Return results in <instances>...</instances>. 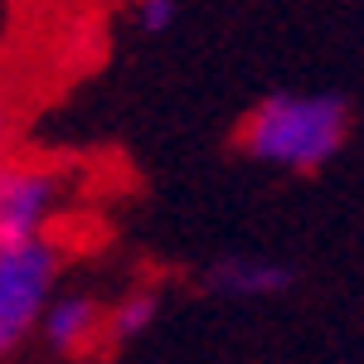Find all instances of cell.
Here are the masks:
<instances>
[{
	"instance_id": "1",
	"label": "cell",
	"mask_w": 364,
	"mask_h": 364,
	"mask_svg": "<svg viewBox=\"0 0 364 364\" xmlns=\"http://www.w3.org/2000/svg\"><path fill=\"white\" fill-rule=\"evenodd\" d=\"M345 132H350V107L340 97L277 92L243 122V151L287 170H316L345 146Z\"/></svg>"
},
{
	"instance_id": "2",
	"label": "cell",
	"mask_w": 364,
	"mask_h": 364,
	"mask_svg": "<svg viewBox=\"0 0 364 364\" xmlns=\"http://www.w3.org/2000/svg\"><path fill=\"white\" fill-rule=\"evenodd\" d=\"M54 272H58V252L49 238L0 248V355H10L39 326Z\"/></svg>"
},
{
	"instance_id": "3",
	"label": "cell",
	"mask_w": 364,
	"mask_h": 364,
	"mask_svg": "<svg viewBox=\"0 0 364 364\" xmlns=\"http://www.w3.org/2000/svg\"><path fill=\"white\" fill-rule=\"evenodd\" d=\"M63 195V175L49 166H0V248L44 238L39 228Z\"/></svg>"
},
{
	"instance_id": "4",
	"label": "cell",
	"mask_w": 364,
	"mask_h": 364,
	"mask_svg": "<svg viewBox=\"0 0 364 364\" xmlns=\"http://www.w3.org/2000/svg\"><path fill=\"white\" fill-rule=\"evenodd\" d=\"M92 326H97V306L87 301V296H63L49 306L44 316V336L54 350H78L87 336H92Z\"/></svg>"
},
{
	"instance_id": "5",
	"label": "cell",
	"mask_w": 364,
	"mask_h": 364,
	"mask_svg": "<svg viewBox=\"0 0 364 364\" xmlns=\"http://www.w3.org/2000/svg\"><path fill=\"white\" fill-rule=\"evenodd\" d=\"M287 282H291V267H277V262H248V257L224 262V267L214 272V287H219V291H238V296L282 291Z\"/></svg>"
},
{
	"instance_id": "6",
	"label": "cell",
	"mask_w": 364,
	"mask_h": 364,
	"mask_svg": "<svg viewBox=\"0 0 364 364\" xmlns=\"http://www.w3.org/2000/svg\"><path fill=\"white\" fill-rule=\"evenodd\" d=\"M151 316H156V296H151V291H136V296H127V301L112 311V336H117V340L141 336V331L151 326Z\"/></svg>"
},
{
	"instance_id": "7",
	"label": "cell",
	"mask_w": 364,
	"mask_h": 364,
	"mask_svg": "<svg viewBox=\"0 0 364 364\" xmlns=\"http://www.w3.org/2000/svg\"><path fill=\"white\" fill-rule=\"evenodd\" d=\"M170 20H175V5H170V0H151V5L141 10V25L146 29H166Z\"/></svg>"
},
{
	"instance_id": "8",
	"label": "cell",
	"mask_w": 364,
	"mask_h": 364,
	"mask_svg": "<svg viewBox=\"0 0 364 364\" xmlns=\"http://www.w3.org/2000/svg\"><path fill=\"white\" fill-rule=\"evenodd\" d=\"M0 132H5V107H0Z\"/></svg>"
}]
</instances>
